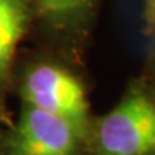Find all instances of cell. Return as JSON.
<instances>
[{
  "label": "cell",
  "mask_w": 155,
  "mask_h": 155,
  "mask_svg": "<svg viewBox=\"0 0 155 155\" xmlns=\"http://www.w3.org/2000/svg\"><path fill=\"white\" fill-rule=\"evenodd\" d=\"M92 2L94 0H39V6L45 15L53 19H62L78 15L89 7Z\"/></svg>",
  "instance_id": "cell-5"
},
{
  "label": "cell",
  "mask_w": 155,
  "mask_h": 155,
  "mask_svg": "<svg viewBox=\"0 0 155 155\" xmlns=\"http://www.w3.org/2000/svg\"><path fill=\"white\" fill-rule=\"evenodd\" d=\"M102 155H155V102L134 91L99 122Z\"/></svg>",
  "instance_id": "cell-1"
},
{
  "label": "cell",
  "mask_w": 155,
  "mask_h": 155,
  "mask_svg": "<svg viewBox=\"0 0 155 155\" xmlns=\"http://www.w3.org/2000/svg\"><path fill=\"white\" fill-rule=\"evenodd\" d=\"M28 22L25 0H0V79L6 76Z\"/></svg>",
  "instance_id": "cell-4"
},
{
  "label": "cell",
  "mask_w": 155,
  "mask_h": 155,
  "mask_svg": "<svg viewBox=\"0 0 155 155\" xmlns=\"http://www.w3.org/2000/svg\"><path fill=\"white\" fill-rule=\"evenodd\" d=\"M79 137L69 121L28 105L7 142V155H76Z\"/></svg>",
  "instance_id": "cell-3"
},
{
  "label": "cell",
  "mask_w": 155,
  "mask_h": 155,
  "mask_svg": "<svg viewBox=\"0 0 155 155\" xmlns=\"http://www.w3.org/2000/svg\"><path fill=\"white\" fill-rule=\"evenodd\" d=\"M23 95L29 106L66 119L79 134L88 121V101L76 78L61 68L40 65L25 81Z\"/></svg>",
  "instance_id": "cell-2"
},
{
  "label": "cell",
  "mask_w": 155,
  "mask_h": 155,
  "mask_svg": "<svg viewBox=\"0 0 155 155\" xmlns=\"http://www.w3.org/2000/svg\"><path fill=\"white\" fill-rule=\"evenodd\" d=\"M147 9H148V16L151 19H155V0H147Z\"/></svg>",
  "instance_id": "cell-6"
}]
</instances>
